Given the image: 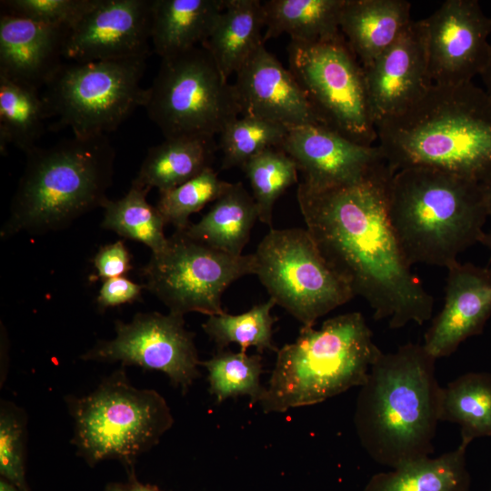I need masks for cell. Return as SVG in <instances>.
<instances>
[{
	"label": "cell",
	"instance_id": "obj_35",
	"mask_svg": "<svg viewBox=\"0 0 491 491\" xmlns=\"http://www.w3.org/2000/svg\"><path fill=\"white\" fill-rule=\"evenodd\" d=\"M231 184L220 179L210 166L182 185L159 193L156 208L165 225H172L175 230L183 231L191 225L189 217L192 214L200 211L209 202L215 201Z\"/></svg>",
	"mask_w": 491,
	"mask_h": 491
},
{
	"label": "cell",
	"instance_id": "obj_19",
	"mask_svg": "<svg viewBox=\"0 0 491 491\" xmlns=\"http://www.w3.org/2000/svg\"><path fill=\"white\" fill-rule=\"evenodd\" d=\"M491 316V268L459 261L447 268L445 303L423 346L436 359L480 335Z\"/></svg>",
	"mask_w": 491,
	"mask_h": 491
},
{
	"label": "cell",
	"instance_id": "obj_27",
	"mask_svg": "<svg viewBox=\"0 0 491 491\" xmlns=\"http://www.w3.org/2000/svg\"><path fill=\"white\" fill-rule=\"evenodd\" d=\"M256 204L241 182L231 184L210 210L185 231L192 238L226 254L239 256L256 220Z\"/></svg>",
	"mask_w": 491,
	"mask_h": 491
},
{
	"label": "cell",
	"instance_id": "obj_6",
	"mask_svg": "<svg viewBox=\"0 0 491 491\" xmlns=\"http://www.w3.org/2000/svg\"><path fill=\"white\" fill-rule=\"evenodd\" d=\"M381 355L359 312L329 318L319 329L302 326L294 343L278 349L258 402L266 413L318 404L362 386Z\"/></svg>",
	"mask_w": 491,
	"mask_h": 491
},
{
	"label": "cell",
	"instance_id": "obj_24",
	"mask_svg": "<svg viewBox=\"0 0 491 491\" xmlns=\"http://www.w3.org/2000/svg\"><path fill=\"white\" fill-rule=\"evenodd\" d=\"M215 147L214 138H165L148 149L132 184L159 193L176 187L211 166Z\"/></svg>",
	"mask_w": 491,
	"mask_h": 491
},
{
	"label": "cell",
	"instance_id": "obj_8",
	"mask_svg": "<svg viewBox=\"0 0 491 491\" xmlns=\"http://www.w3.org/2000/svg\"><path fill=\"white\" fill-rule=\"evenodd\" d=\"M145 57L64 63L42 94L53 128L68 127L89 138L115 131L136 108L145 106L140 82Z\"/></svg>",
	"mask_w": 491,
	"mask_h": 491
},
{
	"label": "cell",
	"instance_id": "obj_31",
	"mask_svg": "<svg viewBox=\"0 0 491 491\" xmlns=\"http://www.w3.org/2000/svg\"><path fill=\"white\" fill-rule=\"evenodd\" d=\"M275 306V301L269 298L240 315L223 312L209 316L202 325V328L215 342L218 350H223L235 343L240 346L242 352L254 346L259 353L265 350L277 353L278 349L273 344V326L276 317L271 315Z\"/></svg>",
	"mask_w": 491,
	"mask_h": 491
},
{
	"label": "cell",
	"instance_id": "obj_1",
	"mask_svg": "<svg viewBox=\"0 0 491 491\" xmlns=\"http://www.w3.org/2000/svg\"><path fill=\"white\" fill-rule=\"evenodd\" d=\"M396 170L382 161L361 179L313 187L300 182V212L322 256L373 309L376 320L397 329L423 325L434 298L412 273L388 218L390 183Z\"/></svg>",
	"mask_w": 491,
	"mask_h": 491
},
{
	"label": "cell",
	"instance_id": "obj_18",
	"mask_svg": "<svg viewBox=\"0 0 491 491\" xmlns=\"http://www.w3.org/2000/svg\"><path fill=\"white\" fill-rule=\"evenodd\" d=\"M279 148L294 160L302 182L318 188L356 182L386 160L377 145L356 144L325 125L290 128Z\"/></svg>",
	"mask_w": 491,
	"mask_h": 491
},
{
	"label": "cell",
	"instance_id": "obj_23",
	"mask_svg": "<svg viewBox=\"0 0 491 491\" xmlns=\"http://www.w3.org/2000/svg\"><path fill=\"white\" fill-rule=\"evenodd\" d=\"M264 27L263 2L226 0L210 35L201 45L228 79L264 44Z\"/></svg>",
	"mask_w": 491,
	"mask_h": 491
},
{
	"label": "cell",
	"instance_id": "obj_41",
	"mask_svg": "<svg viewBox=\"0 0 491 491\" xmlns=\"http://www.w3.org/2000/svg\"><path fill=\"white\" fill-rule=\"evenodd\" d=\"M479 185L487 215L491 216V173Z\"/></svg>",
	"mask_w": 491,
	"mask_h": 491
},
{
	"label": "cell",
	"instance_id": "obj_9",
	"mask_svg": "<svg viewBox=\"0 0 491 491\" xmlns=\"http://www.w3.org/2000/svg\"><path fill=\"white\" fill-rule=\"evenodd\" d=\"M144 107L165 138H214L242 115L234 85L202 45L162 58Z\"/></svg>",
	"mask_w": 491,
	"mask_h": 491
},
{
	"label": "cell",
	"instance_id": "obj_26",
	"mask_svg": "<svg viewBox=\"0 0 491 491\" xmlns=\"http://www.w3.org/2000/svg\"><path fill=\"white\" fill-rule=\"evenodd\" d=\"M345 0H267L263 2L264 44L281 35L291 41L321 43L342 36L340 15Z\"/></svg>",
	"mask_w": 491,
	"mask_h": 491
},
{
	"label": "cell",
	"instance_id": "obj_13",
	"mask_svg": "<svg viewBox=\"0 0 491 491\" xmlns=\"http://www.w3.org/2000/svg\"><path fill=\"white\" fill-rule=\"evenodd\" d=\"M115 330L113 339L97 341L81 358L162 372L183 393L200 376L195 334L186 329L184 316L138 313L130 322L115 321Z\"/></svg>",
	"mask_w": 491,
	"mask_h": 491
},
{
	"label": "cell",
	"instance_id": "obj_22",
	"mask_svg": "<svg viewBox=\"0 0 491 491\" xmlns=\"http://www.w3.org/2000/svg\"><path fill=\"white\" fill-rule=\"evenodd\" d=\"M226 0H152L151 43L162 58L201 45Z\"/></svg>",
	"mask_w": 491,
	"mask_h": 491
},
{
	"label": "cell",
	"instance_id": "obj_25",
	"mask_svg": "<svg viewBox=\"0 0 491 491\" xmlns=\"http://www.w3.org/2000/svg\"><path fill=\"white\" fill-rule=\"evenodd\" d=\"M467 446L460 442L455 450L437 457H421L377 473L368 480L364 491H470Z\"/></svg>",
	"mask_w": 491,
	"mask_h": 491
},
{
	"label": "cell",
	"instance_id": "obj_38",
	"mask_svg": "<svg viewBox=\"0 0 491 491\" xmlns=\"http://www.w3.org/2000/svg\"><path fill=\"white\" fill-rule=\"evenodd\" d=\"M93 263L97 278L103 281L124 276L133 269L131 256L122 240L100 247Z\"/></svg>",
	"mask_w": 491,
	"mask_h": 491
},
{
	"label": "cell",
	"instance_id": "obj_44",
	"mask_svg": "<svg viewBox=\"0 0 491 491\" xmlns=\"http://www.w3.org/2000/svg\"><path fill=\"white\" fill-rule=\"evenodd\" d=\"M478 243L488 247L491 250V233L484 232L480 236Z\"/></svg>",
	"mask_w": 491,
	"mask_h": 491
},
{
	"label": "cell",
	"instance_id": "obj_20",
	"mask_svg": "<svg viewBox=\"0 0 491 491\" xmlns=\"http://www.w3.org/2000/svg\"><path fill=\"white\" fill-rule=\"evenodd\" d=\"M68 30L7 14L0 15V75L37 88L64 64Z\"/></svg>",
	"mask_w": 491,
	"mask_h": 491
},
{
	"label": "cell",
	"instance_id": "obj_34",
	"mask_svg": "<svg viewBox=\"0 0 491 491\" xmlns=\"http://www.w3.org/2000/svg\"><path fill=\"white\" fill-rule=\"evenodd\" d=\"M288 128L251 115L236 117L219 134L222 169L241 167L253 156L271 147H279Z\"/></svg>",
	"mask_w": 491,
	"mask_h": 491
},
{
	"label": "cell",
	"instance_id": "obj_32",
	"mask_svg": "<svg viewBox=\"0 0 491 491\" xmlns=\"http://www.w3.org/2000/svg\"><path fill=\"white\" fill-rule=\"evenodd\" d=\"M241 169L250 183L258 219L271 229L274 205L297 182V166L284 150L271 147L250 158Z\"/></svg>",
	"mask_w": 491,
	"mask_h": 491
},
{
	"label": "cell",
	"instance_id": "obj_40",
	"mask_svg": "<svg viewBox=\"0 0 491 491\" xmlns=\"http://www.w3.org/2000/svg\"><path fill=\"white\" fill-rule=\"evenodd\" d=\"M127 476L126 482H111L107 484L104 491H161L155 486L139 482L135 473L127 475Z\"/></svg>",
	"mask_w": 491,
	"mask_h": 491
},
{
	"label": "cell",
	"instance_id": "obj_11",
	"mask_svg": "<svg viewBox=\"0 0 491 491\" xmlns=\"http://www.w3.org/2000/svg\"><path fill=\"white\" fill-rule=\"evenodd\" d=\"M289 70L325 126L366 146L377 142L364 70L344 35L321 43L291 41Z\"/></svg>",
	"mask_w": 491,
	"mask_h": 491
},
{
	"label": "cell",
	"instance_id": "obj_3",
	"mask_svg": "<svg viewBox=\"0 0 491 491\" xmlns=\"http://www.w3.org/2000/svg\"><path fill=\"white\" fill-rule=\"evenodd\" d=\"M436 360L423 345L408 343L382 353L372 366L354 421L362 446L376 463L396 468L434 452L442 396Z\"/></svg>",
	"mask_w": 491,
	"mask_h": 491
},
{
	"label": "cell",
	"instance_id": "obj_37",
	"mask_svg": "<svg viewBox=\"0 0 491 491\" xmlns=\"http://www.w3.org/2000/svg\"><path fill=\"white\" fill-rule=\"evenodd\" d=\"M97 0H4L1 14L25 17L38 23L70 30Z\"/></svg>",
	"mask_w": 491,
	"mask_h": 491
},
{
	"label": "cell",
	"instance_id": "obj_7",
	"mask_svg": "<svg viewBox=\"0 0 491 491\" xmlns=\"http://www.w3.org/2000/svg\"><path fill=\"white\" fill-rule=\"evenodd\" d=\"M74 419L73 444L94 466L114 459L135 473L136 459L155 446L174 419L165 398L132 386L122 367L91 393L68 400Z\"/></svg>",
	"mask_w": 491,
	"mask_h": 491
},
{
	"label": "cell",
	"instance_id": "obj_4",
	"mask_svg": "<svg viewBox=\"0 0 491 491\" xmlns=\"http://www.w3.org/2000/svg\"><path fill=\"white\" fill-rule=\"evenodd\" d=\"M25 154L1 239L63 230L108 199L115 154L106 135L73 136Z\"/></svg>",
	"mask_w": 491,
	"mask_h": 491
},
{
	"label": "cell",
	"instance_id": "obj_14",
	"mask_svg": "<svg viewBox=\"0 0 491 491\" xmlns=\"http://www.w3.org/2000/svg\"><path fill=\"white\" fill-rule=\"evenodd\" d=\"M421 23L434 85H460L480 75L491 49V17L478 1L446 0Z\"/></svg>",
	"mask_w": 491,
	"mask_h": 491
},
{
	"label": "cell",
	"instance_id": "obj_28",
	"mask_svg": "<svg viewBox=\"0 0 491 491\" xmlns=\"http://www.w3.org/2000/svg\"><path fill=\"white\" fill-rule=\"evenodd\" d=\"M48 120L39 88L0 75V151L8 145L25 153L37 146L36 142Z\"/></svg>",
	"mask_w": 491,
	"mask_h": 491
},
{
	"label": "cell",
	"instance_id": "obj_36",
	"mask_svg": "<svg viewBox=\"0 0 491 491\" xmlns=\"http://www.w3.org/2000/svg\"><path fill=\"white\" fill-rule=\"evenodd\" d=\"M25 417L8 402L0 408V475L22 491H29L25 476Z\"/></svg>",
	"mask_w": 491,
	"mask_h": 491
},
{
	"label": "cell",
	"instance_id": "obj_21",
	"mask_svg": "<svg viewBox=\"0 0 491 491\" xmlns=\"http://www.w3.org/2000/svg\"><path fill=\"white\" fill-rule=\"evenodd\" d=\"M406 0H345L340 30L363 67L369 65L413 22Z\"/></svg>",
	"mask_w": 491,
	"mask_h": 491
},
{
	"label": "cell",
	"instance_id": "obj_12",
	"mask_svg": "<svg viewBox=\"0 0 491 491\" xmlns=\"http://www.w3.org/2000/svg\"><path fill=\"white\" fill-rule=\"evenodd\" d=\"M255 273L254 255L235 256L175 230L166 246L151 254L141 268L145 289L165 305L170 313L197 312L209 316L225 312L222 296L235 281Z\"/></svg>",
	"mask_w": 491,
	"mask_h": 491
},
{
	"label": "cell",
	"instance_id": "obj_17",
	"mask_svg": "<svg viewBox=\"0 0 491 491\" xmlns=\"http://www.w3.org/2000/svg\"><path fill=\"white\" fill-rule=\"evenodd\" d=\"M363 70L376 125L413 105L433 85L421 20Z\"/></svg>",
	"mask_w": 491,
	"mask_h": 491
},
{
	"label": "cell",
	"instance_id": "obj_42",
	"mask_svg": "<svg viewBox=\"0 0 491 491\" xmlns=\"http://www.w3.org/2000/svg\"><path fill=\"white\" fill-rule=\"evenodd\" d=\"M480 76L485 85L484 90L487 94V95L491 98V49H490L489 56L487 58L486 65L483 68L480 74Z\"/></svg>",
	"mask_w": 491,
	"mask_h": 491
},
{
	"label": "cell",
	"instance_id": "obj_10",
	"mask_svg": "<svg viewBox=\"0 0 491 491\" xmlns=\"http://www.w3.org/2000/svg\"><path fill=\"white\" fill-rule=\"evenodd\" d=\"M255 273L276 305L302 326L316 321L355 296L328 265L306 229H274L253 254Z\"/></svg>",
	"mask_w": 491,
	"mask_h": 491
},
{
	"label": "cell",
	"instance_id": "obj_5",
	"mask_svg": "<svg viewBox=\"0 0 491 491\" xmlns=\"http://www.w3.org/2000/svg\"><path fill=\"white\" fill-rule=\"evenodd\" d=\"M488 217L479 182L428 167L397 170L388 196V218L412 266L446 269L478 243Z\"/></svg>",
	"mask_w": 491,
	"mask_h": 491
},
{
	"label": "cell",
	"instance_id": "obj_33",
	"mask_svg": "<svg viewBox=\"0 0 491 491\" xmlns=\"http://www.w3.org/2000/svg\"><path fill=\"white\" fill-rule=\"evenodd\" d=\"M200 366L207 370L209 392L218 404L228 397L245 395L250 397V405L259 401L265 389L260 384L263 372L260 355L223 349L210 359L201 361Z\"/></svg>",
	"mask_w": 491,
	"mask_h": 491
},
{
	"label": "cell",
	"instance_id": "obj_45",
	"mask_svg": "<svg viewBox=\"0 0 491 491\" xmlns=\"http://www.w3.org/2000/svg\"><path fill=\"white\" fill-rule=\"evenodd\" d=\"M489 491H491V487H490V490H489Z\"/></svg>",
	"mask_w": 491,
	"mask_h": 491
},
{
	"label": "cell",
	"instance_id": "obj_39",
	"mask_svg": "<svg viewBox=\"0 0 491 491\" xmlns=\"http://www.w3.org/2000/svg\"><path fill=\"white\" fill-rule=\"evenodd\" d=\"M143 285L136 284L125 276L103 281L96 297L97 308L104 311L110 307L141 300Z\"/></svg>",
	"mask_w": 491,
	"mask_h": 491
},
{
	"label": "cell",
	"instance_id": "obj_2",
	"mask_svg": "<svg viewBox=\"0 0 491 491\" xmlns=\"http://www.w3.org/2000/svg\"><path fill=\"white\" fill-rule=\"evenodd\" d=\"M376 127L377 145L396 171L428 167L477 182L491 173V98L473 82L433 84Z\"/></svg>",
	"mask_w": 491,
	"mask_h": 491
},
{
	"label": "cell",
	"instance_id": "obj_16",
	"mask_svg": "<svg viewBox=\"0 0 491 491\" xmlns=\"http://www.w3.org/2000/svg\"><path fill=\"white\" fill-rule=\"evenodd\" d=\"M233 84L243 115L294 128L324 125L291 71L259 45L235 74Z\"/></svg>",
	"mask_w": 491,
	"mask_h": 491
},
{
	"label": "cell",
	"instance_id": "obj_29",
	"mask_svg": "<svg viewBox=\"0 0 491 491\" xmlns=\"http://www.w3.org/2000/svg\"><path fill=\"white\" fill-rule=\"evenodd\" d=\"M440 421L458 425L467 445L491 436V374L468 372L442 387Z\"/></svg>",
	"mask_w": 491,
	"mask_h": 491
},
{
	"label": "cell",
	"instance_id": "obj_43",
	"mask_svg": "<svg viewBox=\"0 0 491 491\" xmlns=\"http://www.w3.org/2000/svg\"><path fill=\"white\" fill-rule=\"evenodd\" d=\"M0 491H22L17 486L10 483L9 481L1 478L0 479Z\"/></svg>",
	"mask_w": 491,
	"mask_h": 491
},
{
	"label": "cell",
	"instance_id": "obj_30",
	"mask_svg": "<svg viewBox=\"0 0 491 491\" xmlns=\"http://www.w3.org/2000/svg\"><path fill=\"white\" fill-rule=\"evenodd\" d=\"M150 190L132 184L128 192L117 200L107 199L102 208L101 226L130 240L140 242L152 254L161 252L167 245L165 222L156 206L146 200Z\"/></svg>",
	"mask_w": 491,
	"mask_h": 491
},
{
	"label": "cell",
	"instance_id": "obj_15",
	"mask_svg": "<svg viewBox=\"0 0 491 491\" xmlns=\"http://www.w3.org/2000/svg\"><path fill=\"white\" fill-rule=\"evenodd\" d=\"M152 0H97L67 33L64 58L93 62L145 57Z\"/></svg>",
	"mask_w": 491,
	"mask_h": 491
}]
</instances>
